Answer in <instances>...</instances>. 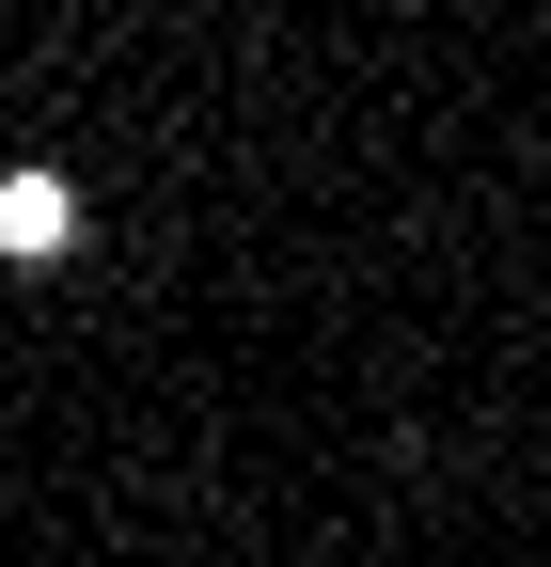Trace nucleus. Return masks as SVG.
Listing matches in <instances>:
<instances>
[{"label": "nucleus", "mask_w": 551, "mask_h": 567, "mask_svg": "<svg viewBox=\"0 0 551 567\" xmlns=\"http://www.w3.org/2000/svg\"><path fill=\"white\" fill-rule=\"evenodd\" d=\"M0 252H17V268L80 252V189H63V174H0Z\"/></svg>", "instance_id": "obj_1"}]
</instances>
